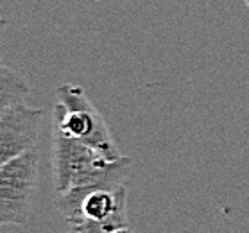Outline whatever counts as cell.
<instances>
[{"label": "cell", "mask_w": 249, "mask_h": 233, "mask_svg": "<svg viewBox=\"0 0 249 233\" xmlns=\"http://www.w3.org/2000/svg\"><path fill=\"white\" fill-rule=\"evenodd\" d=\"M9 25V20H6V18H0V38H2V33L6 31V27ZM2 63V61H0Z\"/></svg>", "instance_id": "7"}, {"label": "cell", "mask_w": 249, "mask_h": 233, "mask_svg": "<svg viewBox=\"0 0 249 233\" xmlns=\"http://www.w3.org/2000/svg\"><path fill=\"white\" fill-rule=\"evenodd\" d=\"M29 83L17 70L0 63V117L18 104L25 103L29 95Z\"/></svg>", "instance_id": "6"}, {"label": "cell", "mask_w": 249, "mask_h": 233, "mask_svg": "<svg viewBox=\"0 0 249 233\" xmlns=\"http://www.w3.org/2000/svg\"><path fill=\"white\" fill-rule=\"evenodd\" d=\"M244 2H246V4H248V7H249V0H244Z\"/></svg>", "instance_id": "9"}, {"label": "cell", "mask_w": 249, "mask_h": 233, "mask_svg": "<svg viewBox=\"0 0 249 233\" xmlns=\"http://www.w3.org/2000/svg\"><path fill=\"white\" fill-rule=\"evenodd\" d=\"M54 122L56 129L63 135L79 140L108 160H120L124 156L115 145L101 111L91 104L79 85H61L56 88Z\"/></svg>", "instance_id": "3"}, {"label": "cell", "mask_w": 249, "mask_h": 233, "mask_svg": "<svg viewBox=\"0 0 249 233\" xmlns=\"http://www.w3.org/2000/svg\"><path fill=\"white\" fill-rule=\"evenodd\" d=\"M45 120L41 108L18 104L0 117V167L38 147Z\"/></svg>", "instance_id": "5"}, {"label": "cell", "mask_w": 249, "mask_h": 233, "mask_svg": "<svg viewBox=\"0 0 249 233\" xmlns=\"http://www.w3.org/2000/svg\"><path fill=\"white\" fill-rule=\"evenodd\" d=\"M133 160H108L101 153L56 129L52 140V174L57 194L70 188H117L127 181Z\"/></svg>", "instance_id": "1"}, {"label": "cell", "mask_w": 249, "mask_h": 233, "mask_svg": "<svg viewBox=\"0 0 249 233\" xmlns=\"http://www.w3.org/2000/svg\"><path fill=\"white\" fill-rule=\"evenodd\" d=\"M57 208L70 233H113L127 228V187L70 188L59 194Z\"/></svg>", "instance_id": "2"}, {"label": "cell", "mask_w": 249, "mask_h": 233, "mask_svg": "<svg viewBox=\"0 0 249 233\" xmlns=\"http://www.w3.org/2000/svg\"><path fill=\"white\" fill-rule=\"evenodd\" d=\"M113 233H135L131 228H122V230H117V232H113Z\"/></svg>", "instance_id": "8"}, {"label": "cell", "mask_w": 249, "mask_h": 233, "mask_svg": "<svg viewBox=\"0 0 249 233\" xmlns=\"http://www.w3.org/2000/svg\"><path fill=\"white\" fill-rule=\"evenodd\" d=\"M40 178V151L31 149L0 167V226L25 224Z\"/></svg>", "instance_id": "4"}]
</instances>
